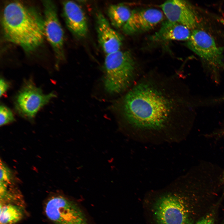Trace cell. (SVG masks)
Here are the masks:
<instances>
[{"label":"cell","mask_w":224,"mask_h":224,"mask_svg":"<svg viewBox=\"0 0 224 224\" xmlns=\"http://www.w3.org/2000/svg\"><path fill=\"white\" fill-rule=\"evenodd\" d=\"M160 7L168 20L184 26L190 30L197 28L199 22L198 16L187 1L168 0Z\"/></svg>","instance_id":"9"},{"label":"cell","mask_w":224,"mask_h":224,"mask_svg":"<svg viewBox=\"0 0 224 224\" xmlns=\"http://www.w3.org/2000/svg\"><path fill=\"white\" fill-rule=\"evenodd\" d=\"M195 224H215L213 216L209 214L199 219Z\"/></svg>","instance_id":"18"},{"label":"cell","mask_w":224,"mask_h":224,"mask_svg":"<svg viewBox=\"0 0 224 224\" xmlns=\"http://www.w3.org/2000/svg\"><path fill=\"white\" fill-rule=\"evenodd\" d=\"M153 210L157 224H193L185 200L178 194L162 195L155 203Z\"/></svg>","instance_id":"5"},{"label":"cell","mask_w":224,"mask_h":224,"mask_svg":"<svg viewBox=\"0 0 224 224\" xmlns=\"http://www.w3.org/2000/svg\"><path fill=\"white\" fill-rule=\"evenodd\" d=\"M56 96L53 92L44 94L41 89L29 80L24 82L16 97L15 108L21 116L32 119L41 108Z\"/></svg>","instance_id":"6"},{"label":"cell","mask_w":224,"mask_h":224,"mask_svg":"<svg viewBox=\"0 0 224 224\" xmlns=\"http://www.w3.org/2000/svg\"><path fill=\"white\" fill-rule=\"evenodd\" d=\"M44 36L52 46L59 61L64 59V33L58 16L56 7L49 0L43 1Z\"/></svg>","instance_id":"8"},{"label":"cell","mask_w":224,"mask_h":224,"mask_svg":"<svg viewBox=\"0 0 224 224\" xmlns=\"http://www.w3.org/2000/svg\"><path fill=\"white\" fill-rule=\"evenodd\" d=\"M218 20L224 26V19L221 18L219 19Z\"/></svg>","instance_id":"21"},{"label":"cell","mask_w":224,"mask_h":224,"mask_svg":"<svg viewBox=\"0 0 224 224\" xmlns=\"http://www.w3.org/2000/svg\"><path fill=\"white\" fill-rule=\"evenodd\" d=\"M187 44L202 60L215 82L218 83L220 73L224 69L223 48L208 32L197 28L192 30Z\"/></svg>","instance_id":"4"},{"label":"cell","mask_w":224,"mask_h":224,"mask_svg":"<svg viewBox=\"0 0 224 224\" xmlns=\"http://www.w3.org/2000/svg\"><path fill=\"white\" fill-rule=\"evenodd\" d=\"M22 210L17 206L9 204L0 206V224H15L22 218Z\"/></svg>","instance_id":"15"},{"label":"cell","mask_w":224,"mask_h":224,"mask_svg":"<svg viewBox=\"0 0 224 224\" xmlns=\"http://www.w3.org/2000/svg\"><path fill=\"white\" fill-rule=\"evenodd\" d=\"M218 133V134L224 135V127L222 128V129H221Z\"/></svg>","instance_id":"20"},{"label":"cell","mask_w":224,"mask_h":224,"mask_svg":"<svg viewBox=\"0 0 224 224\" xmlns=\"http://www.w3.org/2000/svg\"><path fill=\"white\" fill-rule=\"evenodd\" d=\"M0 182L8 184L12 178V172L10 169L2 161L1 159L0 160Z\"/></svg>","instance_id":"17"},{"label":"cell","mask_w":224,"mask_h":224,"mask_svg":"<svg viewBox=\"0 0 224 224\" xmlns=\"http://www.w3.org/2000/svg\"><path fill=\"white\" fill-rule=\"evenodd\" d=\"M190 30L184 26L168 20L162 23L160 29L152 38L156 41L188 40L191 33Z\"/></svg>","instance_id":"13"},{"label":"cell","mask_w":224,"mask_h":224,"mask_svg":"<svg viewBox=\"0 0 224 224\" xmlns=\"http://www.w3.org/2000/svg\"><path fill=\"white\" fill-rule=\"evenodd\" d=\"M96 28L98 40L106 55L120 50L123 38L113 29L104 15L100 12L96 14Z\"/></svg>","instance_id":"11"},{"label":"cell","mask_w":224,"mask_h":224,"mask_svg":"<svg viewBox=\"0 0 224 224\" xmlns=\"http://www.w3.org/2000/svg\"><path fill=\"white\" fill-rule=\"evenodd\" d=\"M175 80L144 77L124 96L122 114L134 131L155 134L179 127L189 104Z\"/></svg>","instance_id":"1"},{"label":"cell","mask_w":224,"mask_h":224,"mask_svg":"<svg viewBox=\"0 0 224 224\" xmlns=\"http://www.w3.org/2000/svg\"><path fill=\"white\" fill-rule=\"evenodd\" d=\"M63 14L68 29L75 36L83 38L88 31L87 21L81 7L72 1L63 2Z\"/></svg>","instance_id":"12"},{"label":"cell","mask_w":224,"mask_h":224,"mask_svg":"<svg viewBox=\"0 0 224 224\" xmlns=\"http://www.w3.org/2000/svg\"><path fill=\"white\" fill-rule=\"evenodd\" d=\"M132 12L123 4L110 5L107 13L112 25L117 29L122 28L130 17Z\"/></svg>","instance_id":"14"},{"label":"cell","mask_w":224,"mask_h":224,"mask_svg":"<svg viewBox=\"0 0 224 224\" xmlns=\"http://www.w3.org/2000/svg\"><path fill=\"white\" fill-rule=\"evenodd\" d=\"M45 212L55 224H88L80 207L63 196H56L49 199L46 205Z\"/></svg>","instance_id":"7"},{"label":"cell","mask_w":224,"mask_h":224,"mask_svg":"<svg viewBox=\"0 0 224 224\" xmlns=\"http://www.w3.org/2000/svg\"><path fill=\"white\" fill-rule=\"evenodd\" d=\"M0 125L1 126L12 122L15 119L11 110L7 107L2 105L0 107Z\"/></svg>","instance_id":"16"},{"label":"cell","mask_w":224,"mask_h":224,"mask_svg":"<svg viewBox=\"0 0 224 224\" xmlns=\"http://www.w3.org/2000/svg\"><path fill=\"white\" fill-rule=\"evenodd\" d=\"M9 87V85L6 81L3 78H1L0 81V95L1 96Z\"/></svg>","instance_id":"19"},{"label":"cell","mask_w":224,"mask_h":224,"mask_svg":"<svg viewBox=\"0 0 224 224\" xmlns=\"http://www.w3.org/2000/svg\"><path fill=\"white\" fill-rule=\"evenodd\" d=\"M163 19L162 13L157 9L133 10L122 30L129 35L145 32L154 27Z\"/></svg>","instance_id":"10"},{"label":"cell","mask_w":224,"mask_h":224,"mask_svg":"<svg viewBox=\"0 0 224 224\" xmlns=\"http://www.w3.org/2000/svg\"><path fill=\"white\" fill-rule=\"evenodd\" d=\"M2 23L5 39L26 52L33 51L43 42L44 18L32 7L17 1L8 3L4 8Z\"/></svg>","instance_id":"2"},{"label":"cell","mask_w":224,"mask_h":224,"mask_svg":"<svg viewBox=\"0 0 224 224\" xmlns=\"http://www.w3.org/2000/svg\"><path fill=\"white\" fill-rule=\"evenodd\" d=\"M105 88L118 93L125 90L134 78L135 63L130 53L120 50L107 54L104 62Z\"/></svg>","instance_id":"3"}]
</instances>
